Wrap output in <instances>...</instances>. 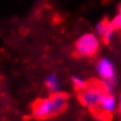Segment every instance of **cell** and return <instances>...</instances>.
<instances>
[{
	"instance_id": "1",
	"label": "cell",
	"mask_w": 121,
	"mask_h": 121,
	"mask_svg": "<svg viewBox=\"0 0 121 121\" xmlns=\"http://www.w3.org/2000/svg\"><path fill=\"white\" fill-rule=\"evenodd\" d=\"M68 105V95L59 92L49 94L35 101L32 107V115L37 120H47L61 114Z\"/></svg>"
},
{
	"instance_id": "2",
	"label": "cell",
	"mask_w": 121,
	"mask_h": 121,
	"mask_svg": "<svg viewBox=\"0 0 121 121\" xmlns=\"http://www.w3.org/2000/svg\"><path fill=\"white\" fill-rule=\"evenodd\" d=\"M100 48V38L95 33H83L75 40V54L80 58H91L98 53Z\"/></svg>"
},
{
	"instance_id": "3",
	"label": "cell",
	"mask_w": 121,
	"mask_h": 121,
	"mask_svg": "<svg viewBox=\"0 0 121 121\" xmlns=\"http://www.w3.org/2000/svg\"><path fill=\"white\" fill-rule=\"evenodd\" d=\"M106 92L101 87L100 82H91L79 93L80 104L88 109H98L100 101Z\"/></svg>"
},
{
	"instance_id": "4",
	"label": "cell",
	"mask_w": 121,
	"mask_h": 121,
	"mask_svg": "<svg viewBox=\"0 0 121 121\" xmlns=\"http://www.w3.org/2000/svg\"><path fill=\"white\" fill-rule=\"evenodd\" d=\"M95 72L98 77L100 78V81H106L109 79L118 78L117 72H115V65L107 56H101L98 59L95 64Z\"/></svg>"
},
{
	"instance_id": "5",
	"label": "cell",
	"mask_w": 121,
	"mask_h": 121,
	"mask_svg": "<svg viewBox=\"0 0 121 121\" xmlns=\"http://www.w3.org/2000/svg\"><path fill=\"white\" fill-rule=\"evenodd\" d=\"M119 104H118V99L113 93H105L100 105L98 107V111H100V113L105 114V115H112L118 111Z\"/></svg>"
},
{
	"instance_id": "6",
	"label": "cell",
	"mask_w": 121,
	"mask_h": 121,
	"mask_svg": "<svg viewBox=\"0 0 121 121\" xmlns=\"http://www.w3.org/2000/svg\"><path fill=\"white\" fill-rule=\"evenodd\" d=\"M43 83H45V87H46V89H47V92H48L49 94H54V93L61 92L62 82H61V79H60L59 74L55 73V72L48 73V74L45 77Z\"/></svg>"
},
{
	"instance_id": "7",
	"label": "cell",
	"mask_w": 121,
	"mask_h": 121,
	"mask_svg": "<svg viewBox=\"0 0 121 121\" xmlns=\"http://www.w3.org/2000/svg\"><path fill=\"white\" fill-rule=\"evenodd\" d=\"M71 82H72L74 89H75V91H79V92L82 91L83 88H86V86L88 85L87 80H86L82 75H78V74L71 77Z\"/></svg>"
},
{
	"instance_id": "8",
	"label": "cell",
	"mask_w": 121,
	"mask_h": 121,
	"mask_svg": "<svg viewBox=\"0 0 121 121\" xmlns=\"http://www.w3.org/2000/svg\"><path fill=\"white\" fill-rule=\"evenodd\" d=\"M109 25H111V22L107 21V20H101V21H99V22L95 25V32H94V33L101 39V38L104 37V34L106 33V31L108 30Z\"/></svg>"
},
{
	"instance_id": "9",
	"label": "cell",
	"mask_w": 121,
	"mask_h": 121,
	"mask_svg": "<svg viewBox=\"0 0 121 121\" xmlns=\"http://www.w3.org/2000/svg\"><path fill=\"white\" fill-rule=\"evenodd\" d=\"M115 28H114V26L112 25V22H111V25H109V27H108V30L106 31V33L104 34V37L101 38V40L104 41L105 43H109L111 41L113 40V38H114V35H115Z\"/></svg>"
},
{
	"instance_id": "10",
	"label": "cell",
	"mask_w": 121,
	"mask_h": 121,
	"mask_svg": "<svg viewBox=\"0 0 121 121\" xmlns=\"http://www.w3.org/2000/svg\"><path fill=\"white\" fill-rule=\"evenodd\" d=\"M111 22H112V25L114 26L115 30H121V6H120V8H119L118 14L115 15V18Z\"/></svg>"
},
{
	"instance_id": "11",
	"label": "cell",
	"mask_w": 121,
	"mask_h": 121,
	"mask_svg": "<svg viewBox=\"0 0 121 121\" xmlns=\"http://www.w3.org/2000/svg\"><path fill=\"white\" fill-rule=\"evenodd\" d=\"M118 104H119V107H118V109L121 112V95H120V99H119V101H118Z\"/></svg>"
}]
</instances>
